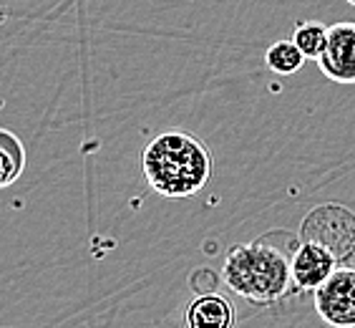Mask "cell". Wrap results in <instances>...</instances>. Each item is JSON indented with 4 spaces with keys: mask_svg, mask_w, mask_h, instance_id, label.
Listing matches in <instances>:
<instances>
[{
    "mask_svg": "<svg viewBox=\"0 0 355 328\" xmlns=\"http://www.w3.org/2000/svg\"><path fill=\"white\" fill-rule=\"evenodd\" d=\"M297 238L328 247L340 265H350L355 260V212L338 202L315 205L302 218Z\"/></svg>",
    "mask_w": 355,
    "mask_h": 328,
    "instance_id": "3",
    "label": "cell"
},
{
    "mask_svg": "<svg viewBox=\"0 0 355 328\" xmlns=\"http://www.w3.org/2000/svg\"><path fill=\"white\" fill-rule=\"evenodd\" d=\"M280 230L262 235L260 240L232 245L222 265V281L239 298L252 306H277L293 293V250L300 238L280 245Z\"/></svg>",
    "mask_w": 355,
    "mask_h": 328,
    "instance_id": "1",
    "label": "cell"
},
{
    "mask_svg": "<svg viewBox=\"0 0 355 328\" xmlns=\"http://www.w3.org/2000/svg\"><path fill=\"white\" fill-rule=\"evenodd\" d=\"M144 177L162 197H194L212 179V151L184 129H166L144 147Z\"/></svg>",
    "mask_w": 355,
    "mask_h": 328,
    "instance_id": "2",
    "label": "cell"
},
{
    "mask_svg": "<svg viewBox=\"0 0 355 328\" xmlns=\"http://www.w3.org/2000/svg\"><path fill=\"white\" fill-rule=\"evenodd\" d=\"M308 61V56L302 54L297 43L290 38V41H275L272 46L265 51V63L267 69L277 76H293L297 71H302Z\"/></svg>",
    "mask_w": 355,
    "mask_h": 328,
    "instance_id": "9",
    "label": "cell"
},
{
    "mask_svg": "<svg viewBox=\"0 0 355 328\" xmlns=\"http://www.w3.org/2000/svg\"><path fill=\"white\" fill-rule=\"evenodd\" d=\"M328 35H330V26H325V23H320V21H300V23H295V28H293V41L297 43V48H300L308 58H313V61H318L320 54L325 51Z\"/></svg>",
    "mask_w": 355,
    "mask_h": 328,
    "instance_id": "10",
    "label": "cell"
},
{
    "mask_svg": "<svg viewBox=\"0 0 355 328\" xmlns=\"http://www.w3.org/2000/svg\"><path fill=\"white\" fill-rule=\"evenodd\" d=\"M293 290L295 293H315L330 275L338 270V258L330 253L328 247L300 240L293 250Z\"/></svg>",
    "mask_w": 355,
    "mask_h": 328,
    "instance_id": "5",
    "label": "cell"
},
{
    "mask_svg": "<svg viewBox=\"0 0 355 328\" xmlns=\"http://www.w3.org/2000/svg\"><path fill=\"white\" fill-rule=\"evenodd\" d=\"M315 311L333 328H355V265H338L315 290Z\"/></svg>",
    "mask_w": 355,
    "mask_h": 328,
    "instance_id": "4",
    "label": "cell"
},
{
    "mask_svg": "<svg viewBox=\"0 0 355 328\" xmlns=\"http://www.w3.org/2000/svg\"><path fill=\"white\" fill-rule=\"evenodd\" d=\"M26 147L10 129L0 126V190L15 185L26 172Z\"/></svg>",
    "mask_w": 355,
    "mask_h": 328,
    "instance_id": "8",
    "label": "cell"
},
{
    "mask_svg": "<svg viewBox=\"0 0 355 328\" xmlns=\"http://www.w3.org/2000/svg\"><path fill=\"white\" fill-rule=\"evenodd\" d=\"M187 328H234L237 326V311L227 295L217 290H202L197 298H191L184 311Z\"/></svg>",
    "mask_w": 355,
    "mask_h": 328,
    "instance_id": "7",
    "label": "cell"
},
{
    "mask_svg": "<svg viewBox=\"0 0 355 328\" xmlns=\"http://www.w3.org/2000/svg\"><path fill=\"white\" fill-rule=\"evenodd\" d=\"M348 3H350V6H355V0H348Z\"/></svg>",
    "mask_w": 355,
    "mask_h": 328,
    "instance_id": "11",
    "label": "cell"
},
{
    "mask_svg": "<svg viewBox=\"0 0 355 328\" xmlns=\"http://www.w3.org/2000/svg\"><path fill=\"white\" fill-rule=\"evenodd\" d=\"M322 76L335 83H355V23L330 26L328 46L318 58Z\"/></svg>",
    "mask_w": 355,
    "mask_h": 328,
    "instance_id": "6",
    "label": "cell"
}]
</instances>
